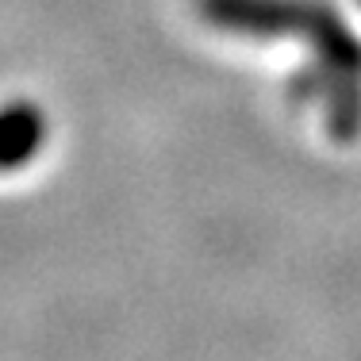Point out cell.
<instances>
[{
  "instance_id": "obj_2",
  "label": "cell",
  "mask_w": 361,
  "mask_h": 361,
  "mask_svg": "<svg viewBox=\"0 0 361 361\" xmlns=\"http://www.w3.org/2000/svg\"><path fill=\"white\" fill-rule=\"evenodd\" d=\"M47 142V116L31 100H16L0 111V173H16Z\"/></svg>"
},
{
  "instance_id": "obj_1",
  "label": "cell",
  "mask_w": 361,
  "mask_h": 361,
  "mask_svg": "<svg viewBox=\"0 0 361 361\" xmlns=\"http://www.w3.org/2000/svg\"><path fill=\"white\" fill-rule=\"evenodd\" d=\"M212 27L238 35H307L331 100V131L354 142L361 131V39L323 0H200Z\"/></svg>"
}]
</instances>
